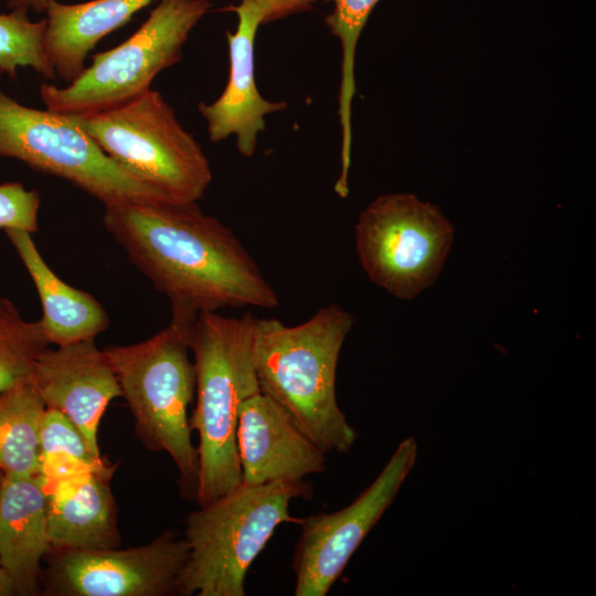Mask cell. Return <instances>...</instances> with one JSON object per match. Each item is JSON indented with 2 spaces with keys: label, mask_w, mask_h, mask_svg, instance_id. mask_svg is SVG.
<instances>
[{
  "label": "cell",
  "mask_w": 596,
  "mask_h": 596,
  "mask_svg": "<svg viewBox=\"0 0 596 596\" xmlns=\"http://www.w3.org/2000/svg\"><path fill=\"white\" fill-rule=\"evenodd\" d=\"M103 223L171 307L200 313L279 305L234 232L198 203L107 204Z\"/></svg>",
  "instance_id": "obj_1"
},
{
  "label": "cell",
  "mask_w": 596,
  "mask_h": 596,
  "mask_svg": "<svg viewBox=\"0 0 596 596\" xmlns=\"http://www.w3.org/2000/svg\"><path fill=\"white\" fill-rule=\"evenodd\" d=\"M354 319L337 304L307 321L286 326L256 320L254 361L259 391L274 400L326 453H347L356 430L339 407L337 365Z\"/></svg>",
  "instance_id": "obj_2"
},
{
  "label": "cell",
  "mask_w": 596,
  "mask_h": 596,
  "mask_svg": "<svg viewBox=\"0 0 596 596\" xmlns=\"http://www.w3.org/2000/svg\"><path fill=\"white\" fill-rule=\"evenodd\" d=\"M256 320L200 312L191 338L195 369L199 479L195 501L206 505L243 481L236 430L240 407L260 392L254 361Z\"/></svg>",
  "instance_id": "obj_3"
},
{
  "label": "cell",
  "mask_w": 596,
  "mask_h": 596,
  "mask_svg": "<svg viewBox=\"0 0 596 596\" xmlns=\"http://www.w3.org/2000/svg\"><path fill=\"white\" fill-rule=\"evenodd\" d=\"M169 324L151 338L104 349L134 417L136 434L153 451L169 455L179 470L181 494L195 500L199 460L191 439L189 406L195 369L189 356L196 312L171 307Z\"/></svg>",
  "instance_id": "obj_4"
},
{
  "label": "cell",
  "mask_w": 596,
  "mask_h": 596,
  "mask_svg": "<svg viewBox=\"0 0 596 596\" xmlns=\"http://www.w3.org/2000/svg\"><path fill=\"white\" fill-rule=\"evenodd\" d=\"M306 481L242 482L185 518L187 562L178 595L245 596L248 568L283 523H300L289 513L294 499L309 498Z\"/></svg>",
  "instance_id": "obj_5"
},
{
  "label": "cell",
  "mask_w": 596,
  "mask_h": 596,
  "mask_svg": "<svg viewBox=\"0 0 596 596\" xmlns=\"http://www.w3.org/2000/svg\"><path fill=\"white\" fill-rule=\"evenodd\" d=\"M72 117L124 171L166 200L198 203L204 196L210 161L158 91Z\"/></svg>",
  "instance_id": "obj_6"
},
{
  "label": "cell",
  "mask_w": 596,
  "mask_h": 596,
  "mask_svg": "<svg viewBox=\"0 0 596 596\" xmlns=\"http://www.w3.org/2000/svg\"><path fill=\"white\" fill-rule=\"evenodd\" d=\"M210 0H160L140 28L118 46L93 56L66 87L42 84L45 109L70 116L120 105L150 88L155 77L183 57V46Z\"/></svg>",
  "instance_id": "obj_7"
},
{
  "label": "cell",
  "mask_w": 596,
  "mask_h": 596,
  "mask_svg": "<svg viewBox=\"0 0 596 596\" xmlns=\"http://www.w3.org/2000/svg\"><path fill=\"white\" fill-rule=\"evenodd\" d=\"M0 158L65 179L104 205L170 202L124 171L72 116L26 107L2 92Z\"/></svg>",
  "instance_id": "obj_8"
},
{
  "label": "cell",
  "mask_w": 596,
  "mask_h": 596,
  "mask_svg": "<svg viewBox=\"0 0 596 596\" xmlns=\"http://www.w3.org/2000/svg\"><path fill=\"white\" fill-rule=\"evenodd\" d=\"M454 233L437 205L411 193H387L361 211L355 248L371 281L396 298L413 299L438 278Z\"/></svg>",
  "instance_id": "obj_9"
},
{
  "label": "cell",
  "mask_w": 596,
  "mask_h": 596,
  "mask_svg": "<svg viewBox=\"0 0 596 596\" xmlns=\"http://www.w3.org/2000/svg\"><path fill=\"white\" fill-rule=\"evenodd\" d=\"M417 457L413 437L402 440L381 472L343 509L301 519L292 560L295 596H326L351 556L395 500Z\"/></svg>",
  "instance_id": "obj_10"
},
{
  "label": "cell",
  "mask_w": 596,
  "mask_h": 596,
  "mask_svg": "<svg viewBox=\"0 0 596 596\" xmlns=\"http://www.w3.org/2000/svg\"><path fill=\"white\" fill-rule=\"evenodd\" d=\"M184 538L167 530L147 544L105 550H51L41 584L54 596H169L188 558Z\"/></svg>",
  "instance_id": "obj_11"
},
{
  "label": "cell",
  "mask_w": 596,
  "mask_h": 596,
  "mask_svg": "<svg viewBox=\"0 0 596 596\" xmlns=\"http://www.w3.org/2000/svg\"><path fill=\"white\" fill-rule=\"evenodd\" d=\"M31 381L46 408L65 415L92 450L100 454L98 426L106 407L121 396V391L107 355L94 339L57 345L55 350L46 348Z\"/></svg>",
  "instance_id": "obj_12"
},
{
  "label": "cell",
  "mask_w": 596,
  "mask_h": 596,
  "mask_svg": "<svg viewBox=\"0 0 596 596\" xmlns=\"http://www.w3.org/2000/svg\"><path fill=\"white\" fill-rule=\"evenodd\" d=\"M237 15L234 32H226L230 55V75L220 97L213 103H199L198 109L206 123L212 142L235 137L241 156L252 157L257 148L258 135L265 130V117L288 107L284 100H268L257 88L255 79V39L263 13L249 0L226 8Z\"/></svg>",
  "instance_id": "obj_13"
},
{
  "label": "cell",
  "mask_w": 596,
  "mask_h": 596,
  "mask_svg": "<svg viewBox=\"0 0 596 596\" xmlns=\"http://www.w3.org/2000/svg\"><path fill=\"white\" fill-rule=\"evenodd\" d=\"M236 441L244 483L301 481L327 468V453L262 392L242 403Z\"/></svg>",
  "instance_id": "obj_14"
},
{
  "label": "cell",
  "mask_w": 596,
  "mask_h": 596,
  "mask_svg": "<svg viewBox=\"0 0 596 596\" xmlns=\"http://www.w3.org/2000/svg\"><path fill=\"white\" fill-rule=\"evenodd\" d=\"M49 483L44 477L0 480V564L15 595L42 592L41 576L51 545L47 534Z\"/></svg>",
  "instance_id": "obj_15"
},
{
  "label": "cell",
  "mask_w": 596,
  "mask_h": 596,
  "mask_svg": "<svg viewBox=\"0 0 596 596\" xmlns=\"http://www.w3.org/2000/svg\"><path fill=\"white\" fill-rule=\"evenodd\" d=\"M111 477L87 473L49 486L51 550H105L120 545Z\"/></svg>",
  "instance_id": "obj_16"
},
{
  "label": "cell",
  "mask_w": 596,
  "mask_h": 596,
  "mask_svg": "<svg viewBox=\"0 0 596 596\" xmlns=\"http://www.w3.org/2000/svg\"><path fill=\"white\" fill-rule=\"evenodd\" d=\"M153 1L93 0L64 4L50 0L43 49L55 75L72 83L85 68L89 51Z\"/></svg>",
  "instance_id": "obj_17"
},
{
  "label": "cell",
  "mask_w": 596,
  "mask_h": 596,
  "mask_svg": "<svg viewBox=\"0 0 596 596\" xmlns=\"http://www.w3.org/2000/svg\"><path fill=\"white\" fill-rule=\"evenodd\" d=\"M4 233L35 285L43 310L40 322L49 344L95 340L109 323L100 302L57 277L43 259L31 233L15 228Z\"/></svg>",
  "instance_id": "obj_18"
},
{
  "label": "cell",
  "mask_w": 596,
  "mask_h": 596,
  "mask_svg": "<svg viewBox=\"0 0 596 596\" xmlns=\"http://www.w3.org/2000/svg\"><path fill=\"white\" fill-rule=\"evenodd\" d=\"M46 406L32 381L0 394V472L6 477L40 473V434Z\"/></svg>",
  "instance_id": "obj_19"
},
{
  "label": "cell",
  "mask_w": 596,
  "mask_h": 596,
  "mask_svg": "<svg viewBox=\"0 0 596 596\" xmlns=\"http://www.w3.org/2000/svg\"><path fill=\"white\" fill-rule=\"evenodd\" d=\"M333 9L324 19L331 34L341 45V79L339 88V121L341 126V170L333 185L336 194H349V171L352 146V102L355 95V51L360 35L380 0H326Z\"/></svg>",
  "instance_id": "obj_20"
},
{
  "label": "cell",
  "mask_w": 596,
  "mask_h": 596,
  "mask_svg": "<svg viewBox=\"0 0 596 596\" xmlns=\"http://www.w3.org/2000/svg\"><path fill=\"white\" fill-rule=\"evenodd\" d=\"M115 466L88 446L78 428L61 412L46 408L40 434V475L49 486L76 476H113Z\"/></svg>",
  "instance_id": "obj_21"
},
{
  "label": "cell",
  "mask_w": 596,
  "mask_h": 596,
  "mask_svg": "<svg viewBox=\"0 0 596 596\" xmlns=\"http://www.w3.org/2000/svg\"><path fill=\"white\" fill-rule=\"evenodd\" d=\"M47 345L40 320H25L11 300L0 297V394L31 380Z\"/></svg>",
  "instance_id": "obj_22"
},
{
  "label": "cell",
  "mask_w": 596,
  "mask_h": 596,
  "mask_svg": "<svg viewBox=\"0 0 596 596\" xmlns=\"http://www.w3.org/2000/svg\"><path fill=\"white\" fill-rule=\"evenodd\" d=\"M26 9L0 14V72L15 78L18 68L32 67L47 79L56 77L46 60L43 40L46 19L29 20Z\"/></svg>",
  "instance_id": "obj_23"
},
{
  "label": "cell",
  "mask_w": 596,
  "mask_h": 596,
  "mask_svg": "<svg viewBox=\"0 0 596 596\" xmlns=\"http://www.w3.org/2000/svg\"><path fill=\"white\" fill-rule=\"evenodd\" d=\"M41 196L36 190H28L20 182L0 184V228L39 230L38 215Z\"/></svg>",
  "instance_id": "obj_24"
},
{
  "label": "cell",
  "mask_w": 596,
  "mask_h": 596,
  "mask_svg": "<svg viewBox=\"0 0 596 596\" xmlns=\"http://www.w3.org/2000/svg\"><path fill=\"white\" fill-rule=\"evenodd\" d=\"M263 13V24L309 11L317 0H249Z\"/></svg>",
  "instance_id": "obj_25"
},
{
  "label": "cell",
  "mask_w": 596,
  "mask_h": 596,
  "mask_svg": "<svg viewBox=\"0 0 596 596\" xmlns=\"http://www.w3.org/2000/svg\"><path fill=\"white\" fill-rule=\"evenodd\" d=\"M50 0H8L11 9H32L35 12H45Z\"/></svg>",
  "instance_id": "obj_26"
},
{
  "label": "cell",
  "mask_w": 596,
  "mask_h": 596,
  "mask_svg": "<svg viewBox=\"0 0 596 596\" xmlns=\"http://www.w3.org/2000/svg\"><path fill=\"white\" fill-rule=\"evenodd\" d=\"M1 472H0V480H1ZM0 596H15L14 587L8 577L7 573L2 568L0 564Z\"/></svg>",
  "instance_id": "obj_27"
}]
</instances>
